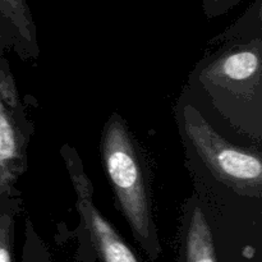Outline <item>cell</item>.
<instances>
[{"mask_svg": "<svg viewBox=\"0 0 262 262\" xmlns=\"http://www.w3.org/2000/svg\"><path fill=\"white\" fill-rule=\"evenodd\" d=\"M0 10L19 28L20 32L28 33L31 19L23 0H0Z\"/></svg>", "mask_w": 262, "mask_h": 262, "instance_id": "7", "label": "cell"}, {"mask_svg": "<svg viewBox=\"0 0 262 262\" xmlns=\"http://www.w3.org/2000/svg\"><path fill=\"white\" fill-rule=\"evenodd\" d=\"M0 262H14V214L0 209Z\"/></svg>", "mask_w": 262, "mask_h": 262, "instance_id": "6", "label": "cell"}, {"mask_svg": "<svg viewBox=\"0 0 262 262\" xmlns=\"http://www.w3.org/2000/svg\"><path fill=\"white\" fill-rule=\"evenodd\" d=\"M23 262H50V261L48 260V257H46V256L37 255V256H36V257H27V256L25 255Z\"/></svg>", "mask_w": 262, "mask_h": 262, "instance_id": "8", "label": "cell"}, {"mask_svg": "<svg viewBox=\"0 0 262 262\" xmlns=\"http://www.w3.org/2000/svg\"><path fill=\"white\" fill-rule=\"evenodd\" d=\"M101 158L118 206L138 245L152 261L160 257L161 245L152 217L142 160L124 120L113 115L101 137Z\"/></svg>", "mask_w": 262, "mask_h": 262, "instance_id": "1", "label": "cell"}, {"mask_svg": "<svg viewBox=\"0 0 262 262\" xmlns=\"http://www.w3.org/2000/svg\"><path fill=\"white\" fill-rule=\"evenodd\" d=\"M69 177L77 196V209L89 233L95 252L101 262H142L136 256L130 246L123 239L112 223L105 219L94 204V188L86 176L79 156L71 147H64Z\"/></svg>", "mask_w": 262, "mask_h": 262, "instance_id": "3", "label": "cell"}, {"mask_svg": "<svg viewBox=\"0 0 262 262\" xmlns=\"http://www.w3.org/2000/svg\"><path fill=\"white\" fill-rule=\"evenodd\" d=\"M22 169V138L0 94V197L13 188Z\"/></svg>", "mask_w": 262, "mask_h": 262, "instance_id": "5", "label": "cell"}, {"mask_svg": "<svg viewBox=\"0 0 262 262\" xmlns=\"http://www.w3.org/2000/svg\"><path fill=\"white\" fill-rule=\"evenodd\" d=\"M202 78L206 83L223 89L260 87V49L247 48L227 53L204 72Z\"/></svg>", "mask_w": 262, "mask_h": 262, "instance_id": "4", "label": "cell"}, {"mask_svg": "<svg viewBox=\"0 0 262 262\" xmlns=\"http://www.w3.org/2000/svg\"><path fill=\"white\" fill-rule=\"evenodd\" d=\"M184 130L205 165L220 182L243 196L261 197L260 154L228 142L194 107L184 110Z\"/></svg>", "mask_w": 262, "mask_h": 262, "instance_id": "2", "label": "cell"}]
</instances>
